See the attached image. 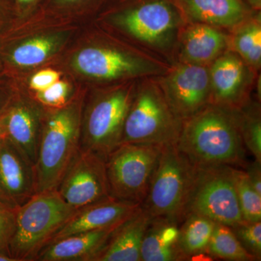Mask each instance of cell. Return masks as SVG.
Returning a JSON list of instances; mask_svg holds the SVG:
<instances>
[{
  "label": "cell",
  "mask_w": 261,
  "mask_h": 261,
  "mask_svg": "<svg viewBox=\"0 0 261 261\" xmlns=\"http://www.w3.org/2000/svg\"><path fill=\"white\" fill-rule=\"evenodd\" d=\"M176 146L197 168L247 163L236 111L212 103L182 121Z\"/></svg>",
  "instance_id": "1"
},
{
  "label": "cell",
  "mask_w": 261,
  "mask_h": 261,
  "mask_svg": "<svg viewBox=\"0 0 261 261\" xmlns=\"http://www.w3.org/2000/svg\"><path fill=\"white\" fill-rule=\"evenodd\" d=\"M106 20L134 47L174 64L178 37L187 22L172 0H122Z\"/></svg>",
  "instance_id": "2"
},
{
  "label": "cell",
  "mask_w": 261,
  "mask_h": 261,
  "mask_svg": "<svg viewBox=\"0 0 261 261\" xmlns=\"http://www.w3.org/2000/svg\"><path fill=\"white\" fill-rule=\"evenodd\" d=\"M182 121L168 103L157 76L136 82L123 126L121 143L164 147L176 145Z\"/></svg>",
  "instance_id": "3"
},
{
  "label": "cell",
  "mask_w": 261,
  "mask_h": 261,
  "mask_svg": "<svg viewBox=\"0 0 261 261\" xmlns=\"http://www.w3.org/2000/svg\"><path fill=\"white\" fill-rule=\"evenodd\" d=\"M81 111L76 104L55 108L42 126L34 166L37 193L56 190L80 149Z\"/></svg>",
  "instance_id": "4"
},
{
  "label": "cell",
  "mask_w": 261,
  "mask_h": 261,
  "mask_svg": "<svg viewBox=\"0 0 261 261\" xmlns=\"http://www.w3.org/2000/svg\"><path fill=\"white\" fill-rule=\"evenodd\" d=\"M56 190L38 192L17 208L9 254L15 261H33L51 243L56 233L75 214Z\"/></svg>",
  "instance_id": "5"
},
{
  "label": "cell",
  "mask_w": 261,
  "mask_h": 261,
  "mask_svg": "<svg viewBox=\"0 0 261 261\" xmlns=\"http://www.w3.org/2000/svg\"><path fill=\"white\" fill-rule=\"evenodd\" d=\"M197 170L176 145L163 147L141 207L152 219L181 224L187 215Z\"/></svg>",
  "instance_id": "6"
},
{
  "label": "cell",
  "mask_w": 261,
  "mask_h": 261,
  "mask_svg": "<svg viewBox=\"0 0 261 261\" xmlns=\"http://www.w3.org/2000/svg\"><path fill=\"white\" fill-rule=\"evenodd\" d=\"M75 68L102 82L135 81L164 74L171 65L135 47L102 44L82 49L75 57Z\"/></svg>",
  "instance_id": "7"
},
{
  "label": "cell",
  "mask_w": 261,
  "mask_h": 261,
  "mask_svg": "<svg viewBox=\"0 0 261 261\" xmlns=\"http://www.w3.org/2000/svg\"><path fill=\"white\" fill-rule=\"evenodd\" d=\"M137 80L103 92L89 106L81 126L80 149L104 159L121 145Z\"/></svg>",
  "instance_id": "8"
},
{
  "label": "cell",
  "mask_w": 261,
  "mask_h": 261,
  "mask_svg": "<svg viewBox=\"0 0 261 261\" xmlns=\"http://www.w3.org/2000/svg\"><path fill=\"white\" fill-rule=\"evenodd\" d=\"M163 147L121 143L106 159L110 195L123 202L142 205Z\"/></svg>",
  "instance_id": "9"
},
{
  "label": "cell",
  "mask_w": 261,
  "mask_h": 261,
  "mask_svg": "<svg viewBox=\"0 0 261 261\" xmlns=\"http://www.w3.org/2000/svg\"><path fill=\"white\" fill-rule=\"evenodd\" d=\"M235 168H197L187 214L201 215L229 227L243 221L235 187Z\"/></svg>",
  "instance_id": "10"
},
{
  "label": "cell",
  "mask_w": 261,
  "mask_h": 261,
  "mask_svg": "<svg viewBox=\"0 0 261 261\" xmlns=\"http://www.w3.org/2000/svg\"><path fill=\"white\" fill-rule=\"evenodd\" d=\"M56 190L63 200L75 210L111 197L106 159L80 149Z\"/></svg>",
  "instance_id": "11"
},
{
  "label": "cell",
  "mask_w": 261,
  "mask_h": 261,
  "mask_svg": "<svg viewBox=\"0 0 261 261\" xmlns=\"http://www.w3.org/2000/svg\"><path fill=\"white\" fill-rule=\"evenodd\" d=\"M157 80L173 112L182 121L211 102L208 66L176 63Z\"/></svg>",
  "instance_id": "12"
},
{
  "label": "cell",
  "mask_w": 261,
  "mask_h": 261,
  "mask_svg": "<svg viewBox=\"0 0 261 261\" xmlns=\"http://www.w3.org/2000/svg\"><path fill=\"white\" fill-rule=\"evenodd\" d=\"M211 102L238 110L252 97L259 72L233 51L226 50L208 66Z\"/></svg>",
  "instance_id": "13"
},
{
  "label": "cell",
  "mask_w": 261,
  "mask_h": 261,
  "mask_svg": "<svg viewBox=\"0 0 261 261\" xmlns=\"http://www.w3.org/2000/svg\"><path fill=\"white\" fill-rule=\"evenodd\" d=\"M37 194L34 166L9 140L0 141V201L18 208Z\"/></svg>",
  "instance_id": "14"
},
{
  "label": "cell",
  "mask_w": 261,
  "mask_h": 261,
  "mask_svg": "<svg viewBox=\"0 0 261 261\" xmlns=\"http://www.w3.org/2000/svg\"><path fill=\"white\" fill-rule=\"evenodd\" d=\"M140 206L111 197L85 206L75 211L56 233L51 243L77 233L114 229L129 219Z\"/></svg>",
  "instance_id": "15"
},
{
  "label": "cell",
  "mask_w": 261,
  "mask_h": 261,
  "mask_svg": "<svg viewBox=\"0 0 261 261\" xmlns=\"http://www.w3.org/2000/svg\"><path fill=\"white\" fill-rule=\"evenodd\" d=\"M228 49V32L205 24L186 23L178 37L174 64L209 66Z\"/></svg>",
  "instance_id": "16"
},
{
  "label": "cell",
  "mask_w": 261,
  "mask_h": 261,
  "mask_svg": "<svg viewBox=\"0 0 261 261\" xmlns=\"http://www.w3.org/2000/svg\"><path fill=\"white\" fill-rule=\"evenodd\" d=\"M0 122L5 138L9 140L34 168L42 128L37 110L28 103L13 100L0 117Z\"/></svg>",
  "instance_id": "17"
},
{
  "label": "cell",
  "mask_w": 261,
  "mask_h": 261,
  "mask_svg": "<svg viewBox=\"0 0 261 261\" xmlns=\"http://www.w3.org/2000/svg\"><path fill=\"white\" fill-rule=\"evenodd\" d=\"M187 23L205 24L226 32L255 12L244 0H172Z\"/></svg>",
  "instance_id": "18"
},
{
  "label": "cell",
  "mask_w": 261,
  "mask_h": 261,
  "mask_svg": "<svg viewBox=\"0 0 261 261\" xmlns=\"http://www.w3.org/2000/svg\"><path fill=\"white\" fill-rule=\"evenodd\" d=\"M152 218L142 207L115 228L92 261H141L142 240Z\"/></svg>",
  "instance_id": "19"
},
{
  "label": "cell",
  "mask_w": 261,
  "mask_h": 261,
  "mask_svg": "<svg viewBox=\"0 0 261 261\" xmlns=\"http://www.w3.org/2000/svg\"><path fill=\"white\" fill-rule=\"evenodd\" d=\"M114 229L77 233L56 240L44 247L36 260L92 261Z\"/></svg>",
  "instance_id": "20"
},
{
  "label": "cell",
  "mask_w": 261,
  "mask_h": 261,
  "mask_svg": "<svg viewBox=\"0 0 261 261\" xmlns=\"http://www.w3.org/2000/svg\"><path fill=\"white\" fill-rule=\"evenodd\" d=\"M141 261L187 260L179 245V225L164 219H152L140 250Z\"/></svg>",
  "instance_id": "21"
},
{
  "label": "cell",
  "mask_w": 261,
  "mask_h": 261,
  "mask_svg": "<svg viewBox=\"0 0 261 261\" xmlns=\"http://www.w3.org/2000/svg\"><path fill=\"white\" fill-rule=\"evenodd\" d=\"M228 49L237 53L250 68H261V13L255 11L228 32Z\"/></svg>",
  "instance_id": "22"
},
{
  "label": "cell",
  "mask_w": 261,
  "mask_h": 261,
  "mask_svg": "<svg viewBox=\"0 0 261 261\" xmlns=\"http://www.w3.org/2000/svg\"><path fill=\"white\" fill-rule=\"evenodd\" d=\"M212 220L190 213L179 225V245L187 260L205 255L215 226ZM208 255V254H207Z\"/></svg>",
  "instance_id": "23"
},
{
  "label": "cell",
  "mask_w": 261,
  "mask_h": 261,
  "mask_svg": "<svg viewBox=\"0 0 261 261\" xmlns=\"http://www.w3.org/2000/svg\"><path fill=\"white\" fill-rule=\"evenodd\" d=\"M54 37L34 38L15 47L3 48L5 61L15 67H32L47 59L57 46Z\"/></svg>",
  "instance_id": "24"
},
{
  "label": "cell",
  "mask_w": 261,
  "mask_h": 261,
  "mask_svg": "<svg viewBox=\"0 0 261 261\" xmlns=\"http://www.w3.org/2000/svg\"><path fill=\"white\" fill-rule=\"evenodd\" d=\"M235 111L245 148L253 155L255 161L261 163L260 100L252 96Z\"/></svg>",
  "instance_id": "25"
},
{
  "label": "cell",
  "mask_w": 261,
  "mask_h": 261,
  "mask_svg": "<svg viewBox=\"0 0 261 261\" xmlns=\"http://www.w3.org/2000/svg\"><path fill=\"white\" fill-rule=\"evenodd\" d=\"M211 257L232 261H255L256 258L247 252L235 236L231 228L226 225L215 226L207 247Z\"/></svg>",
  "instance_id": "26"
},
{
  "label": "cell",
  "mask_w": 261,
  "mask_h": 261,
  "mask_svg": "<svg viewBox=\"0 0 261 261\" xmlns=\"http://www.w3.org/2000/svg\"><path fill=\"white\" fill-rule=\"evenodd\" d=\"M234 177L239 205L244 221H261V195L254 190L243 169L235 168Z\"/></svg>",
  "instance_id": "27"
},
{
  "label": "cell",
  "mask_w": 261,
  "mask_h": 261,
  "mask_svg": "<svg viewBox=\"0 0 261 261\" xmlns=\"http://www.w3.org/2000/svg\"><path fill=\"white\" fill-rule=\"evenodd\" d=\"M230 228L245 250L257 260H260L261 221L250 222L243 220Z\"/></svg>",
  "instance_id": "28"
},
{
  "label": "cell",
  "mask_w": 261,
  "mask_h": 261,
  "mask_svg": "<svg viewBox=\"0 0 261 261\" xmlns=\"http://www.w3.org/2000/svg\"><path fill=\"white\" fill-rule=\"evenodd\" d=\"M16 208L0 201V252L9 255L10 244L16 224Z\"/></svg>",
  "instance_id": "29"
},
{
  "label": "cell",
  "mask_w": 261,
  "mask_h": 261,
  "mask_svg": "<svg viewBox=\"0 0 261 261\" xmlns=\"http://www.w3.org/2000/svg\"><path fill=\"white\" fill-rule=\"evenodd\" d=\"M69 92V85L59 80L48 88L37 92V98L43 106L55 109L67 105Z\"/></svg>",
  "instance_id": "30"
},
{
  "label": "cell",
  "mask_w": 261,
  "mask_h": 261,
  "mask_svg": "<svg viewBox=\"0 0 261 261\" xmlns=\"http://www.w3.org/2000/svg\"><path fill=\"white\" fill-rule=\"evenodd\" d=\"M59 72L55 70L44 69L34 74L31 79L30 87L36 92H40L50 87L60 80Z\"/></svg>",
  "instance_id": "31"
},
{
  "label": "cell",
  "mask_w": 261,
  "mask_h": 261,
  "mask_svg": "<svg viewBox=\"0 0 261 261\" xmlns=\"http://www.w3.org/2000/svg\"><path fill=\"white\" fill-rule=\"evenodd\" d=\"M243 170L254 190L261 195V163L256 161L247 163Z\"/></svg>",
  "instance_id": "32"
},
{
  "label": "cell",
  "mask_w": 261,
  "mask_h": 261,
  "mask_svg": "<svg viewBox=\"0 0 261 261\" xmlns=\"http://www.w3.org/2000/svg\"><path fill=\"white\" fill-rule=\"evenodd\" d=\"M13 0H0V32L9 22L13 12Z\"/></svg>",
  "instance_id": "33"
},
{
  "label": "cell",
  "mask_w": 261,
  "mask_h": 261,
  "mask_svg": "<svg viewBox=\"0 0 261 261\" xmlns=\"http://www.w3.org/2000/svg\"><path fill=\"white\" fill-rule=\"evenodd\" d=\"M13 100L8 86L3 81L0 80V117L4 114Z\"/></svg>",
  "instance_id": "34"
},
{
  "label": "cell",
  "mask_w": 261,
  "mask_h": 261,
  "mask_svg": "<svg viewBox=\"0 0 261 261\" xmlns=\"http://www.w3.org/2000/svg\"><path fill=\"white\" fill-rule=\"evenodd\" d=\"M58 5H77L82 4V3H87V2H91L92 0H55ZM94 1H100V0H94Z\"/></svg>",
  "instance_id": "35"
},
{
  "label": "cell",
  "mask_w": 261,
  "mask_h": 261,
  "mask_svg": "<svg viewBox=\"0 0 261 261\" xmlns=\"http://www.w3.org/2000/svg\"><path fill=\"white\" fill-rule=\"evenodd\" d=\"M247 5L255 11H260L261 0H244Z\"/></svg>",
  "instance_id": "36"
},
{
  "label": "cell",
  "mask_w": 261,
  "mask_h": 261,
  "mask_svg": "<svg viewBox=\"0 0 261 261\" xmlns=\"http://www.w3.org/2000/svg\"><path fill=\"white\" fill-rule=\"evenodd\" d=\"M15 4L20 5V6L25 7L32 5L36 0H13Z\"/></svg>",
  "instance_id": "37"
},
{
  "label": "cell",
  "mask_w": 261,
  "mask_h": 261,
  "mask_svg": "<svg viewBox=\"0 0 261 261\" xmlns=\"http://www.w3.org/2000/svg\"><path fill=\"white\" fill-rule=\"evenodd\" d=\"M0 261H15L8 254L0 252Z\"/></svg>",
  "instance_id": "38"
},
{
  "label": "cell",
  "mask_w": 261,
  "mask_h": 261,
  "mask_svg": "<svg viewBox=\"0 0 261 261\" xmlns=\"http://www.w3.org/2000/svg\"><path fill=\"white\" fill-rule=\"evenodd\" d=\"M4 133H3V127H2L1 122H0V141L4 139Z\"/></svg>",
  "instance_id": "39"
},
{
  "label": "cell",
  "mask_w": 261,
  "mask_h": 261,
  "mask_svg": "<svg viewBox=\"0 0 261 261\" xmlns=\"http://www.w3.org/2000/svg\"><path fill=\"white\" fill-rule=\"evenodd\" d=\"M2 69H3V63H2V60L0 59V72H1Z\"/></svg>",
  "instance_id": "40"
}]
</instances>
